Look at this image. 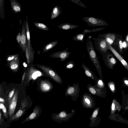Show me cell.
Masks as SVG:
<instances>
[{
  "mask_svg": "<svg viewBox=\"0 0 128 128\" xmlns=\"http://www.w3.org/2000/svg\"><path fill=\"white\" fill-rule=\"evenodd\" d=\"M86 44V48L90 59L96 67L100 78L103 80L101 68L92 42L91 40H89L87 42Z\"/></svg>",
  "mask_w": 128,
  "mask_h": 128,
  "instance_id": "6da1fadb",
  "label": "cell"
},
{
  "mask_svg": "<svg viewBox=\"0 0 128 128\" xmlns=\"http://www.w3.org/2000/svg\"><path fill=\"white\" fill-rule=\"evenodd\" d=\"M25 83H28L32 80V83L39 77L45 76H48L40 70L36 68L34 64H32L27 70L26 73Z\"/></svg>",
  "mask_w": 128,
  "mask_h": 128,
  "instance_id": "7a4b0ae2",
  "label": "cell"
},
{
  "mask_svg": "<svg viewBox=\"0 0 128 128\" xmlns=\"http://www.w3.org/2000/svg\"><path fill=\"white\" fill-rule=\"evenodd\" d=\"M34 65L39 69L41 70L46 74L58 83L60 84L62 83V78L56 71L52 68L50 67L40 64Z\"/></svg>",
  "mask_w": 128,
  "mask_h": 128,
  "instance_id": "3957f363",
  "label": "cell"
},
{
  "mask_svg": "<svg viewBox=\"0 0 128 128\" xmlns=\"http://www.w3.org/2000/svg\"><path fill=\"white\" fill-rule=\"evenodd\" d=\"M82 19L89 26H108V24L104 20L101 18L86 16L83 18Z\"/></svg>",
  "mask_w": 128,
  "mask_h": 128,
  "instance_id": "277c9868",
  "label": "cell"
},
{
  "mask_svg": "<svg viewBox=\"0 0 128 128\" xmlns=\"http://www.w3.org/2000/svg\"><path fill=\"white\" fill-rule=\"evenodd\" d=\"M26 28L27 38V45L28 48L30 63L33 62L34 55L35 50H33L30 43V30L27 15L26 16Z\"/></svg>",
  "mask_w": 128,
  "mask_h": 128,
  "instance_id": "5b68a950",
  "label": "cell"
},
{
  "mask_svg": "<svg viewBox=\"0 0 128 128\" xmlns=\"http://www.w3.org/2000/svg\"><path fill=\"white\" fill-rule=\"evenodd\" d=\"M70 113L68 114L65 110H63L58 113H53L52 115L51 118L55 122L58 123L66 122L71 116Z\"/></svg>",
  "mask_w": 128,
  "mask_h": 128,
  "instance_id": "8992f818",
  "label": "cell"
},
{
  "mask_svg": "<svg viewBox=\"0 0 128 128\" xmlns=\"http://www.w3.org/2000/svg\"><path fill=\"white\" fill-rule=\"evenodd\" d=\"M87 88L89 92L93 95L100 97H104L106 96V88H100L90 84L88 85Z\"/></svg>",
  "mask_w": 128,
  "mask_h": 128,
  "instance_id": "52a82bcc",
  "label": "cell"
},
{
  "mask_svg": "<svg viewBox=\"0 0 128 128\" xmlns=\"http://www.w3.org/2000/svg\"><path fill=\"white\" fill-rule=\"evenodd\" d=\"M80 92V89L78 84H75L74 83L72 86L69 85L67 88L65 95L66 96H70L73 99L78 98L79 96Z\"/></svg>",
  "mask_w": 128,
  "mask_h": 128,
  "instance_id": "ba28073f",
  "label": "cell"
},
{
  "mask_svg": "<svg viewBox=\"0 0 128 128\" xmlns=\"http://www.w3.org/2000/svg\"><path fill=\"white\" fill-rule=\"evenodd\" d=\"M25 20L24 22L22 23V28L21 33L20 41L19 44L22 51L25 53V51L27 46V38L26 28Z\"/></svg>",
  "mask_w": 128,
  "mask_h": 128,
  "instance_id": "9c48e42d",
  "label": "cell"
},
{
  "mask_svg": "<svg viewBox=\"0 0 128 128\" xmlns=\"http://www.w3.org/2000/svg\"><path fill=\"white\" fill-rule=\"evenodd\" d=\"M18 90L16 89L8 106V115L10 118L14 115L16 106L18 100Z\"/></svg>",
  "mask_w": 128,
  "mask_h": 128,
  "instance_id": "30bf717a",
  "label": "cell"
},
{
  "mask_svg": "<svg viewBox=\"0 0 128 128\" xmlns=\"http://www.w3.org/2000/svg\"><path fill=\"white\" fill-rule=\"evenodd\" d=\"M33 112L30 115L22 122V124L32 120H36L40 116L42 113V108L40 106L37 105L33 109Z\"/></svg>",
  "mask_w": 128,
  "mask_h": 128,
  "instance_id": "8fae6325",
  "label": "cell"
},
{
  "mask_svg": "<svg viewBox=\"0 0 128 128\" xmlns=\"http://www.w3.org/2000/svg\"><path fill=\"white\" fill-rule=\"evenodd\" d=\"M68 48L66 47L64 50L54 52L50 55V57L53 58H59L62 62L64 61L68 57L71 52H68Z\"/></svg>",
  "mask_w": 128,
  "mask_h": 128,
  "instance_id": "7c38bea8",
  "label": "cell"
},
{
  "mask_svg": "<svg viewBox=\"0 0 128 128\" xmlns=\"http://www.w3.org/2000/svg\"><path fill=\"white\" fill-rule=\"evenodd\" d=\"M39 86L40 90L44 93L49 92L53 88L51 83L46 80H42L40 82Z\"/></svg>",
  "mask_w": 128,
  "mask_h": 128,
  "instance_id": "4fadbf2b",
  "label": "cell"
},
{
  "mask_svg": "<svg viewBox=\"0 0 128 128\" xmlns=\"http://www.w3.org/2000/svg\"><path fill=\"white\" fill-rule=\"evenodd\" d=\"M108 49L110 50L124 67L128 70V64L126 62L111 45H108Z\"/></svg>",
  "mask_w": 128,
  "mask_h": 128,
  "instance_id": "5bb4252c",
  "label": "cell"
},
{
  "mask_svg": "<svg viewBox=\"0 0 128 128\" xmlns=\"http://www.w3.org/2000/svg\"><path fill=\"white\" fill-rule=\"evenodd\" d=\"M62 13L61 8L56 5L53 8L51 13L50 18L51 20L58 17Z\"/></svg>",
  "mask_w": 128,
  "mask_h": 128,
  "instance_id": "9a60e30c",
  "label": "cell"
},
{
  "mask_svg": "<svg viewBox=\"0 0 128 128\" xmlns=\"http://www.w3.org/2000/svg\"><path fill=\"white\" fill-rule=\"evenodd\" d=\"M10 2L12 10L16 14L18 12L20 13L21 10L20 4L15 0H11Z\"/></svg>",
  "mask_w": 128,
  "mask_h": 128,
  "instance_id": "2e32d148",
  "label": "cell"
},
{
  "mask_svg": "<svg viewBox=\"0 0 128 128\" xmlns=\"http://www.w3.org/2000/svg\"><path fill=\"white\" fill-rule=\"evenodd\" d=\"M106 57V62L108 67L112 69L116 64V60L111 54H108Z\"/></svg>",
  "mask_w": 128,
  "mask_h": 128,
  "instance_id": "e0dca14e",
  "label": "cell"
},
{
  "mask_svg": "<svg viewBox=\"0 0 128 128\" xmlns=\"http://www.w3.org/2000/svg\"><path fill=\"white\" fill-rule=\"evenodd\" d=\"M116 38L115 34L108 33L105 35L104 40L108 45H111L114 42Z\"/></svg>",
  "mask_w": 128,
  "mask_h": 128,
  "instance_id": "ac0fdd59",
  "label": "cell"
},
{
  "mask_svg": "<svg viewBox=\"0 0 128 128\" xmlns=\"http://www.w3.org/2000/svg\"><path fill=\"white\" fill-rule=\"evenodd\" d=\"M77 25L66 23H62L58 26L57 27L62 30H68L76 28L78 27Z\"/></svg>",
  "mask_w": 128,
  "mask_h": 128,
  "instance_id": "d6986e66",
  "label": "cell"
},
{
  "mask_svg": "<svg viewBox=\"0 0 128 128\" xmlns=\"http://www.w3.org/2000/svg\"><path fill=\"white\" fill-rule=\"evenodd\" d=\"M82 66L86 75L88 77L91 78L93 80H95L96 77L93 72L84 63H82Z\"/></svg>",
  "mask_w": 128,
  "mask_h": 128,
  "instance_id": "ffe728a7",
  "label": "cell"
},
{
  "mask_svg": "<svg viewBox=\"0 0 128 128\" xmlns=\"http://www.w3.org/2000/svg\"><path fill=\"white\" fill-rule=\"evenodd\" d=\"M58 42V41L55 40L50 42L45 45L42 48L43 53L46 52L50 50L57 44Z\"/></svg>",
  "mask_w": 128,
  "mask_h": 128,
  "instance_id": "44dd1931",
  "label": "cell"
},
{
  "mask_svg": "<svg viewBox=\"0 0 128 128\" xmlns=\"http://www.w3.org/2000/svg\"><path fill=\"white\" fill-rule=\"evenodd\" d=\"M26 110L20 108L16 113L10 118V120L12 121L18 119L25 114Z\"/></svg>",
  "mask_w": 128,
  "mask_h": 128,
  "instance_id": "7402d4cb",
  "label": "cell"
},
{
  "mask_svg": "<svg viewBox=\"0 0 128 128\" xmlns=\"http://www.w3.org/2000/svg\"><path fill=\"white\" fill-rule=\"evenodd\" d=\"M100 50L106 53L108 49V44L104 39L101 40L98 44Z\"/></svg>",
  "mask_w": 128,
  "mask_h": 128,
  "instance_id": "603a6c76",
  "label": "cell"
},
{
  "mask_svg": "<svg viewBox=\"0 0 128 128\" xmlns=\"http://www.w3.org/2000/svg\"><path fill=\"white\" fill-rule=\"evenodd\" d=\"M19 63L18 56L14 60L10 61V66L11 69L13 71H16L17 70L19 67Z\"/></svg>",
  "mask_w": 128,
  "mask_h": 128,
  "instance_id": "cb8c5ba5",
  "label": "cell"
},
{
  "mask_svg": "<svg viewBox=\"0 0 128 128\" xmlns=\"http://www.w3.org/2000/svg\"><path fill=\"white\" fill-rule=\"evenodd\" d=\"M34 24L38 28L45 31H48L50 30L48 27L44 24L39 22H35Z\"/></svg>",
  "mask_w": 128,
  "mask_h": 128,
  "instance_id": "d4e9b609",
  "label": "cell"
},
{
  "mask_svg": "<svg viewBox=\"0 0 128 128\" xmlns=\"http://www.w3.org/2000/svg\"><path fill=\"white\" fill-rule=\"evenodd\" d=\"M86 34L82 33L77 34L73 37L72 38L74 41H80L83 42L84 38Z\"/></svg>",
  "mask_w": 128,
  "mask_h": 128,
  "instance_id": "484cf974",
  "label": "cell"
},
{
  "mask_svg": "<svg viewBox=\"0 0 128 128\" xmlns=\"http://www.w3.org/2000/svg\"><path fill=\"white\" fill-rule=\"evenodd\" d=\"M95 81L96 83L94 85V86L98 88H104L105 87L103 80L96 77Z\"/></svg>",
  "mask_w": 128,
  "mask_h": 128,
  "instance_id": "4316f807",
  "label": "cell"
},
{
  "mask_svg": "<svg viewBox=\"0 0 128 128\" xmlns=\"http://www.w3.org/2000/svg\"><path fill=\"white\" fill-rule=\"evenodd\" d=\"M108 86L112 92L114 93L116 91V88L114 82L113 81L110 82L108 83Z\"/></svg>",
  "mask_w": 128,
  "mask_h": 128,
  "instance_id": "83f0119b",
  "label": "cell"
},
{
  "mask_svg": "<svg viewBox=\"0 0 128 128\" xmlns=\"http://www.w3.org/2000/svg\"><path fill=\"white\" fill-rule=\"evenodd\" d=\"M105 28V27H102L99 28H97L93 29L92 30H89L88 29H85L83 31V33H87L93 32H96L102 30Z\"/></svg>",
  "mask_w": 128,
  "mask_h": 128,
  "instance_id": "f1b7e54d",
  "label": "cell"
},
{
  "mask_svg": "<svg viewBox=\"0 0 128 128\" xmlns=\"http://www.w3.org/2000/svg\"><path fill=\"white\" fill-rule=\"evenodd\" d=\"M15 88H13L10 92L7 99L8 104L9 105L12 99L15 92Z\"/></svg>",
  "mask_w": 128,
  "mask_h": 128,
  "instance_id": "f546056e",
  "label": "cell"
},
{
  "mask_svg": "<svg viewBox=\"0 0 128 128\" xmlns=\"http://www.w3.org/2000/svg\"><path fill=\"white\" fill-rule=\"evenodd\" d=\"M73 2L82 8H87L86 6L80 0H69Z\"/></svg>",
  "mask_w": 128,
  "mask_h": 128,
  "instance_id": "4dcf8cb0",
  "label": "cell"
},
{
  "mask_svg": "<svg viewBox=\"0 0 128 128\" xmlns=\"http://www.w3.org/2000/svg\"><path fill=\"white\" fill-rule=\"evenodd\" d=\"M75 66L73 61H70L68 62L66 64L65 68L68 69H72Z\"/></svg>",
  "mask_w": 128,
  "mask_h": 128,
  "instance_id": "1f68e13d",
  "label": "cell"
},
{
  "mask_svg": "<svg viewBox=\"0 0 128 128\" xmlns=\"http://www.w3.org/2000/svg\"><path fill=\"white\" fill-rule=\"evenodd\" d=\"M118 45L120 52H122L123 50L122 42L121 39H118Z\"/></svg>",
  "mask_w": 128,
  "mask_h": 128,
  "instance_id": "d6a6232c",
  "label": "cell"
},
{
  "mask_svg": "<svg viewBox=\"0 0 128 128\" xmlns=\"http://www.w3.org/2000/svg\"><path fill=\"white\" fill-rule=\"evenodd\" d=\"M25 54L26 56V58L27 62V63L28 64L30 63L28 48L27 46L26 48Z\"/></svg>",
  "mask_w": 128,
  "mask_h": 128,
  "instance_id": "836d02e7",
  "label": "cell"
},
{
  "mask_svg": "<svg viewBox=\"0 0 128 128\" xmlns=\"http://www.w3.org/2000/svg\"><path fill=\"white\" fill-rule=\"evenodd\" d=\"M28 104L27 101L26 100H24L22 102L21 104V106L20 108L22 109L27 110L26 108L28 106Z\"/></svg>",
  "mask_w": 128,
  "mask_h": 128,
  "instance_id": "e575fe53",
  "label": "cell"
},
{
  "mask_svg": "<svg viewBox=\"0 0 128 128\" xmlns=\"http://www.w3.org/2000/svg\"><path fill=\"white\" fill-rule=\"evenodd\" d=\"M1 110H2V111L3 112L4 116L6 118H8V113L6 107L5 106H4Z\"/></svg>",
  "mask_w": 128,
  "mask_h": 128,
  "instance_id": "d590c367",
  "label": "cell"
},
{
  "mask_svg": "<svg viewBox=\"0 0 128 128\" xmlns=\"http://www.w3.org/2000/svg\"><path fill=\"white\" fill-rule=\"evenodd\" d=\"M17 56V55L10 56L8 58L7 60L8 61H11L14 60Z\"/></svg>",
  "mask_w": 128,
  "mask_h": 128,
  "instance_id": "8d00e7d4",
  "label": "cell"
},
{
  "mask_svg": "<svg viewBox=\"0 0 128 128\" xmlns=\"http://www.w3.org/2000/svg\"><path fill=\"white\" fill-rule=\"evenodd\" d=\"M20 38H21V34L20 33V32H19L17 36L16 37V40L20 44Z\"/></svg>",
  "mask_w": 128,
  "mask_h": 128,
  "instance_id": "74e56055",
  "label": "cell"
},
{
  "mask_svg": "<svg viewBox=\"0 0 128 128\" xmlns=\"http://www.w3.org/2000/svg\"><path fill=\"white\" fill-rule=\"evenodd\" d=\"M122 82L124 85L127 87L128 86V80L127 79L124 78V79H123Z\"/></svg>",
  "mask_w": 128,
  "mask_h": 128,
  "instance_id": "f35d334b",
  "label": "cell"
},
{
  "mask_svg": "<svg viewBox=\"0 0 128 128\" xmlns=\"http://www.w3.org/2000/svg\"><path fill=\"white\" fill-rule=\"evenodd\" d=\"M128 44L125 41L122 42L123 48H126L128 46Z\"/></svg>",
  "mask_w": 128,
  "mask_h": 128,
  "instance_id": "ab89813d",
  "label": "cell"
},
{
  "mask_svg": "<svg viewBox=\"0 0 128 128\" xmlns=\"http://www.w3.org/2000/svg\"><path fill=\"white\" fill-rule=\"evenodd\" d=\"M98 113V111L96 110H95L94 112L93 115L92 117L94 118H95L96 116Z\"/></svg>",
  "mask_w": 128,
  "mask_h": 128,
  "instance_id": "60d3db41",
  "label": "cell"
},
{
  "mask_svg": "<svg viewBox=\"0 0 128 128\" xmlns=\"http://www.w3.org/2000/svg\"><path fill=\"white\" fill-rule=\"evenodd\" d=\"M26 72H24V73L22 77V83L23 82L24 80V79L25 78L26 75Z\"/></svg>",
  "mask_w": 128,
  "mask_h": 128,
  "instance_id": "b9f144b4",
  "label": "cell"
},
{
  "mask_svg": "<svg viewBox=\"0 0 128 128\" xmlns=\"http://www.w3.org/2000/svg\"><path fill=\"white\" fill-rule=\"evenodd\" d=\"M115 104L113 101L112 105V110H114L115 109Z\"/></svg>",
  "mask_w": 128,
  "mask_h": 128,
  "instance_id": "7bdbcfd3",
  "label": "cell"
},
{
  "mask_svg": "<svg viewBox=\"0 0 128 128\" xmlns=\"http://www.w3.org/2000/svg\"><path fill=\"white\" fill-rule=\"evenodd\" d=\"M4 99L0 98V103L4 104Z\"/></svg>",
  "mask_w": 128,
  "mask_h": 128,
  "instance_id": "ee69618b",
  "label": "cell"
},
{
  "mask_svg": "<svg viewBox=\"0 0 128 128\" xmlns=\"http://www.w3.org/2000/svg\"><path fill=\"white\" fill-rule=\"evenodd\" d=\"M127 43H128V34H127L125 38V41Z\"/></svg>",
  "mask_w": 128,
  "mask_h": 128,
  "instance_id": "f6af8a7d",
  "label": "cell"
},
{
  "mask_svg": "<svg viewBox=\"0 0 128 128\" xmlns=\"http://www.w3.org/2000/svg\"><path fill=\"white\" fill-rule=\"evenodd\" d=\"M23 66H24L25 67H26L27 66V64H26V63L25 62H24L23 64Z\"/></svg>",
  "mask_w": 128,
  "mask_h": 128,
  "instance_id": "bcb514c9",
  "label": "cell"
},
{
  "mask_svg": "<svg viewBox=\"0 0 128 128\" xmlns=\"http://www.w3.org/2000/svg\"><path fill=\"white\" fill-rule=\"evenodd\" d=\"M2 113L1 112H0V121L1 119Z\"/></svg>",
  "mask_w": 128,
  "mask_h": 128,
  "instance_id": "7dc6e473",
  "label": "cell"
},
{
  "mask_svg": "<svg viewBox=\"0 0 128 128\" xmlns=\"http://www.w3.org/2000/svg\"><path fill=\"white\" fill-rule=\"evenodd\" d=\"M0 42L1 43L2 42V41H1V40L0 38Z\"/></svg>",
  "mask_w": 128,
  "mask_h": 128,
  "instance_id": "c3c4849f",
  "label": "cell"
}]
</instances>
